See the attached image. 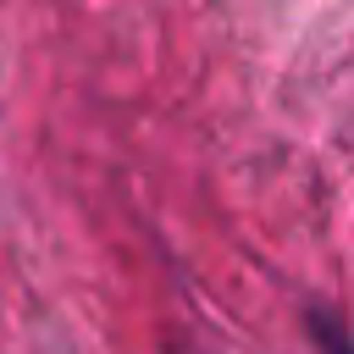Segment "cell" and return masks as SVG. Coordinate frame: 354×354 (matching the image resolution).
I'll list each match as a JSON object with an SVG mask.
<instances>
[]
</instances>
